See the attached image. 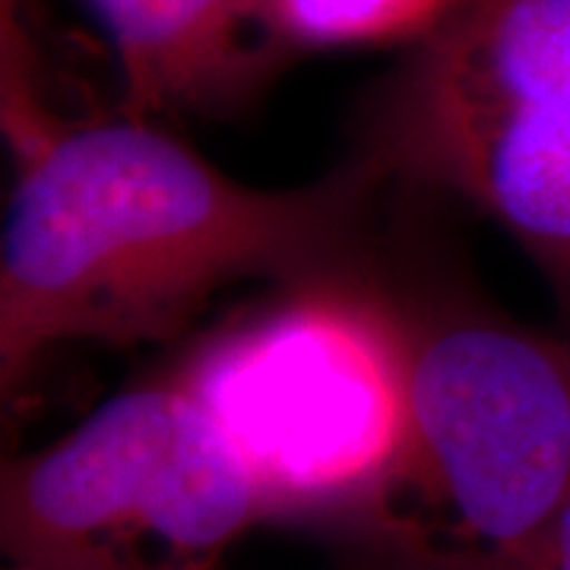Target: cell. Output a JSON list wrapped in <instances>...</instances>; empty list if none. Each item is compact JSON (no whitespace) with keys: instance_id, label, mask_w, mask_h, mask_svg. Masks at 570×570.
Here are the masks:
<instances>
[{"instance_id":"6da1fadb","label":"cell","mask_w":570,"mask_h":570,"mask_svg":"<svg viewBox=\"0 0 570 570\" xmlns=\"http://www.w3.org/2000/svg\"><path fill=\"white\" fill-rule=\"evenodd\" d=\"M381 178L365 156L257 187L137 115L32 140L0 235V387L61 346L168 340L228 285L340 273Z\"/></svg>"},{"instance_id":"7a4b0ae2","label":"cell","mask_w":570,"mask_h":570,"mask_svg":"<svg viewBox=\"0 0 570 570\" xmlns=\"http://www.w3.org/2000/svg\"><path fill=\"white\" fill-rule=\"evenodd\" d=\"M238 453L264 513L381 501L403 460L412 317L343 273L285 283L171 371Z\"/></svg>"},{"instance_id":"3957f363","label":"cell","mask_w":570,"mask_h":570,"mask_svg":"<svg viewBox=\"0 0 570 570\" xmlns=\"http://www.w3.org/2000/svg\"><path fill=\"white\" fill-rule=\"evenodd\" d=\"M367 159L475 206L570 307V0H460L381 92Z\"/></svg>"},{"instance_id":"277c9868","label":"cell","mask_w":570,"mask_h":570,"mask_svg":"<svg viewBox=\"0 0 570 570\" xmlns=\"http://www.w3.org/2000/svg\"><path fill=\"white\" fill-rule=\"evenodd\" d=\"M261 517L250 472L175 374L7 466L0 498L3 549L22 570H118L140 542L213 558Z\"/></svg>"},{"instance_id":"5b68a950","label":"cell","mask_w":570,"mask_h":570,"mask_svg":"<svg viewBox=\"0 0 570 570\" xmlns=\"http://www.w3.org/2000/svg\"><path fill=\"white\" fill-rule=\"evenodd\" d=\"M409 485L520 570L570 501V343L491 317H412Z\"/></svg>"},{"instance_id":"8992f818","label":"cell","mask_w":570,"mask_h":570,"mask_svg":"<svg viewBox=\"0 0 570 570\" xmlns=\"http://www.w3.org/2000/svg\"><path fill=\"white\" fill-rule=\"evenodd\" d=\"M121 63L137 118L219 108L242 96L257 58L245 36L266 0H82Z\"/></svg>"},{"instance_id":"52a82bcc","label":"cell","mask_w":570,"mask_h":570,"mask_svg":"<svg viewBox=\"0 0 570 570\" xmlns=\"http://www.w3.org/2000/svg\"><path fill=\"white\" fill-rule=\"evenodd\" d=\"M460 0H266L269 32L307 48L425 41Z\"/></svg>"},{"instance_id":"ba28073f","label":"cell","mask_w":570,"mask_h":570,"mask_svg":"<svg viewBox=\"0 0 570 570\" xmlns=\"http://www.w3.org/2000/svg\"><path fill=\"white\" fill-rule=\"evenodd\" d=\"M520 570H570V501L551 520V527L535 542Z\"/></svg>"},{"instance_id":"9c48e42d","label":"cell","mask_w":570,"mask_h":570,"mask_svg":"<svg viewBox=\"0 0 570 570\" xmlns=\"http://www.w3.org/2000/svg\"><path fill=\"white\" fill-rule=\"evenodd\" d=\"M13 570H22V568H13Z\"/></svg>"}]
</instances>
